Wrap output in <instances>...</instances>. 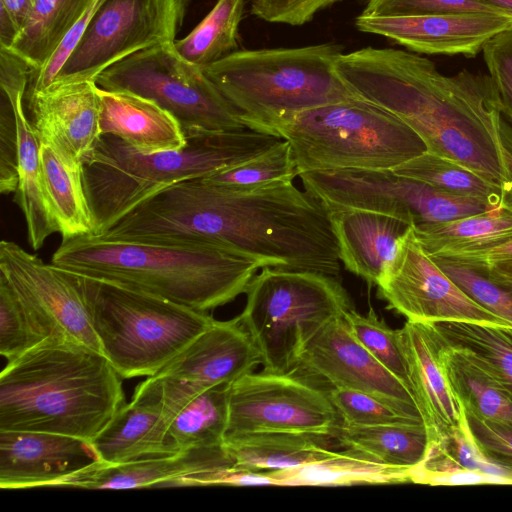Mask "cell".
I'll return each mask as SVG.
<instances>
[{
    "label": "cell",
    "mask_w": 512,
    "mask_h": 512,
    "mask_svg": "<svg viewBox=\"0 0 512 512\" xmlns=\"http://www.w3.org/2000/svg\"><path fill=\"white\" fill-rule=\"evenodd\" d=\"M297 175L298 170L291 144L281 139L266 151L247 161L200 179L213 185L250 190L293 180Z\"/></svg>",
    "instance_id": "cell-39"
},
{
    "label": "cell",
    "mask_w": 512,
    "mask_h": 512,
    "mask_svg": "<svg viewBox=\"0 0 512 512\" xmlns=\"http://www.w3.org/2000/svg\"><path fill=\"white\" fill-rule=\"evenodd\" d=\"M446 258L471 264L492 279L512 284V239L488 250Z\"/></svg>",
    "instance_id": "cell-49"
},
{
    "label": "cell",
    "mask_w": 512,
    "mask_h": 512,
    "mask_svg": "<svg viewBox=\"0 0 512 512\" xmlns=\"http://www.w3.org/2000/svg\"><path fill=\"white\" fill-rule=\"evenodd\" d=\"M37 0H0V48L10 49Z\"/></svg>",
    "instance_id": "cell-50"
},
{
    "label": "cell",
    "mask_w": 512,
    "mask_h": 512,
    "mask_svg": "<svg viewBox=\"0 0 512 512\" xmlns=\"http://www.w3.org/2000/svg\"><path fill=\"white\" fill-rule=\"evenodd\" d=\"M223 446L234 466L270 472L327 457L338 444L328 436L257 432L225 436Z\"/></svg>",
    "instance_id": "cell-29"
},
{
    "label": "cell",
    "mask_w": 512,
    "mask_h": 512,
    "mask_svg": "<svg viewBox=\"0 0 512 512\" xmlns=\"http://www.w3.org/2000/svg\"><path fill=\"white\" fill-rule=\"evenodd\" d=\"M93 0H37L27 23L9 49L33 70L44 66Z\"/></svg>",
    "instance_id": "cell-35"
},
{
    "label": "cell",
    "mask_w": 512,
    "mask_h": 512,
    "mask_svg": "<svg viewBox=\"0 0 512 512\" xmlns=\"http://www.w3.org/2000/svg\"><path fill=\"white\" fill-rule=\"evenodd\" d=\"M342 46L236 50L203 69L237 108L248 129L276 136L295 114L359 97L336 64Z\"/></svg>",
    "instance_id": "cell-6"
},
{
    "label": "cell",
    "mask_w": 512,
    "mask_h": 512,
    "mask_svg": "<svg viewBox=\"0 0 512 512\" xmlns=\"http://www.w3.org/2000/svg\"><path fill=\"white\" fill-rule=\"evenodd\" d=\"M442 340L443 367L463 410L483 419L512 421V398L501 384L470 353Z\"/></svg>",
    "instance_id": "cell-33"
},
{
    "label": "cell",
    "mask_w": 512,
    "mask_h": 512,
    "mask_svg": "<svg viewBox=\"0 0 512 512\" xmlns=\"http://www.w3.org/2000/svg\"><path fill=\"white\" fill-rule=\"evenodd\" d=\"M467 12L507 13L482 0H366L361 14L366 16H420Z\"/></svg>",
    "instance_id": "cell-44"
},
{
    "label": "cell",
    "mask_w": 512,
    "mask_h": 512,
    "mask_svg": "<svg viewBox=\"0 0 512 512\" xmlns=\"http://www.w3.org/2000/svg\"><path fill=\"white\" fill-rule=\"evenodd\" d=\"M342 0H250L251 13L264 21L300 26Z\"/></svg>",
    "instance_id": "cell-47"
},
{
    "label": "cell",
    "mask_w": 512,
    "mask_h": 512,
    "mask_svg": "<svg viewBox=\"0 0 512 512\" xmlns=\"http://www.w3.org/2000/svg\"><path fill=\"white\" fill-rule=\"evenodd\" d=\"M334 439L339 447L360 452L386 465L405 468L419 465L433 442L424 422L371 426L341 422Z\"/></svg>",
    "instance_id": "cell-32"
},
{
    "label": "cell",
    "mask_w": 512,
    "mask_h": 512,
    "mask_svg": "<svg viewBox=\"0 0 512 512\" xmlns=\"http://www.w3.org/2000/svg\"><path fill=\"white\" fill-rule=\"evenodd\" d=\"M32 66L9 49L0 48V89L14 111L18 134V186L13 201L23 213L27 239L34 250L58 232L46 195L40 157L41 140L24 110Z\"/></svg>",
    "instance_id": "cell-19"
},
{
    "label": "cell",
    "mask_w": 512,
    "mask_h": 512,
    "mask_svg": "<svg viewBox=\"0 0 512 512\" xmlns=\"http://www.w3.org/2000/svg\"><path fill=\"white\" fill-rule=\"evenodd\" d=\"M99 461L90 442L47 432L0 431V488L54 486Z\"/></svg>",
    "instance_id": "cell-20"
},
{
    "label": "cell",
    "mask_w": 512,
    "mask_h": 512,
    "mask_svg": "<svg viewBox=\"0 0 512 512\" xmlns=\"http://www.w3.org/2000/svg\"><path fill=\"white\" fill-rule=\"evenodd\" d=\"M42 141L83 162L102 136L100 98L93 80L54 82L27 100Z\"/></svg>",
    "instance_id": "cell-21"
},
{
    "label": "cell",
    "mask_w": 512,
    "mask_h": 512,
    "mask_svg": "<svg viewBox=\"0 0 512 512\" xmlns=\"http://www.w3.org/2000/svg\"><path fill=\"white\" fill-rule=\"evenodd\" d=\"M83 278L102 352L123 379L156 374L215 320L153 293Z\"/></svg>",
    "instance_id": "cell-7"
},
{
    "label": "cell",
    "mask_w": 512,
    "mask_h": 512,
    "mask_svg": "<svg viewBox=\"0 0 512 512\" xmlns=\"http://www.w3.org/2000/svg\"><path fill=\"white\" fill-rule=\"evenodd\" d=\"M329 399L342 423L371 426L395 423L423 422L421 418L404 413L376 397L346 387L327 390Z\"/></svg>",
    "instance_id": "cell-42"
},
{
    "label": "cell",
    "mask_w": 512,
    "mask_h": 512,
    "mask_svg": "<svg viewBox=\"0 0 512 512\" xmlns=\"http://www.w3.org/2000/svg\"><path fill=\"white\" fill-rule=\"evenodd\" d=\"M304 189L327 208L363 209L391 215L411 227L498 208L400 176L392 170L332 169L300 173Z\"/></svg>",
    "instance_id": "cell-11"
},
{
    "label": "cell",
    "mask_w": 512,
    "mask_h": 512,
    "mask_svg": "<svg viewBox=\"0 0 512 512\" xmlns=\"http://www.w3.org/2000/svg\"><path fill=\"white\" fill-rule=\"evenodd\" d=\"M483 2L507 13H512V0H482Z\"/></svg>",
    "instance_id": "cell-52"
},
{
    "label": "cell",
    "mask_w": 512,
    "mask_h": 512,
    "mask_svg": "<svg viewBox=\"0 0 512 512\" xmlns=\"http://www.w3.org/2000/svg\"><path fill=\"white\" fill-rule=\"evenodd\" d=\"M336 278L270 266L253 277L238 316L260 353L264 370L293 371L307 343L352 309L346 289Z\"/></svg>",
    "instance_id": "cell-9"
},
{
    "label": "cell",
    "mask_w": 512,
    "mask_h": 512,
    "mask_svg": "<svg viewBox=\"0 0 512 512\" xmlns=\"http://www.w3.org/2000/svg\"><path fill=\"white\" fill-rule=\"evenodd\" d=\"M114 232L125 241L214 244L263 267L334 277L341 271L328 209L293 180L250 190L200 178L178 182L131 209Z\"/></svg>",
    "instance_id": "cell-1"
},
{
    "label": "cell",
    "mask_w": 512,
    "mask_h": 512,
    "mask_svg": "<svg viewBox=\"0 0 512 512\" xmlns=\"http://www.w3.org/2000/svg\"><path fill=\"white\" fill-rule=\"evenodd\" d=\"M464 413L468 427L483 453L493 462L512 470V421L483 419Z\"/></svg>",
    "instance_id": "cell-46"
},
{
    "label": "cell",
    "mask_w": 512,
    "mask_h": 512,
    "mask_svg": "<svg viewBox=\"0 0 512 512\" xmlns=\"http://www.w3.org/2000/svg\"><path fill=\"white\" fill-rule=\"evenodd\" d=\"M99 125L102 135H112L146 154L176 150L186 142L179 121L145 97L98 87Z\"/></svg>",
    "instance_id": "cell-26"
},
{
    "label": "cell",
    "mask_w": 512,
    "mask_h": 512,
    "mask_svg": "<svg viewBox=\"0 0 512 512\" xmlns=\"http://www.w3.org/2000/svg\"><path fill=\"white\" fill-rule=\"evenodd\" d=\"M0 274L14 290L41 342H75L103 354L92 326L83 276L45 263L8 240L0 242Z\"/></svg>",
    "instance_id": "cell-14"
},
{
    "label": "cell",
    "mask_w": 512,
    "mask_h": 512,
    "mask_svg": "<svg viewBox=\"0 0 512 512\" xmlns=\"http://www.w3.org/2000/svg\"><path fill=\"white\" fill-rule=\"evenodd\" d=\"M245 0H217L211 11L173 47L185 61L200 68L209 66L238 48V30Z\"/></svg>",
    "instance_id": "cell-36"
},
{
    "label": "cell",
    "mask_w": 512,
    "mask_h": 512,
    "mask_svg": "<svg viewBox=\"0 0 512 512\" xmlns=\"http://www.w3.org/2000/svg\"><path fill=\"white\" fill-rule=\"evenodd\" d=\"M228 385L202 389L157 374L135 389L132 402L155 407L166 417L178 452L222 445L228 417Z\"/></svg>",
    "instance_id": "cell-18"
},
{
    "label": "cell",
    "mask_w": 512,
    "mask_h": 512,
    "mask_svg": "<svg viewBox=\"0 0 512 512\" xmlns=\"http://www.w3.org/2000/svg\"><path fill=\"white\" fill-rule=\"evenodd\" d=\"M392 171L453 194L483 199L502 208L499 185L455 161L429 151L394 167Z\"/></svg>",
    "instance_id": "cell-38"
},
{
    "label": "cell",
    "mask_w": 512,
    "mask_h": 512,
    "mask_svg": "<svg viewBox=\"0 0 512 512\" xmlns=\"http://www.w3.org/2000/svg\"><path fill=\"white\" fill-rule=\"evenodd\" d=\"M481 52L503 114L512 122V27L489 39Z\"/></svg>",
    "instance_id": "cell-45"
},
{
    "label": "cell",
    "mask_w": 512,
    "mask_h": 512,
    "mask_svg": "<svg viewBox=\"0 0 512 512\" xmlns=\"http://www.w3.org/2000/svg\"><path fill=\"white\" fill-rule=\"evenodd\" d=\"M433 325L449 345L470 353L512 398V327L469 322Z\"/></svg>",
    "instance_id": "cell-37"
},
{
    "label": "cell",
    "mask_w": 512,
    "mask_h": 512,
    "mask_svg": "<svg viewBox=\"0 0 512 512\" xmlns=\"http://www.w3.org/2000/svg\"><path fill=\"white\" fill-rule=\"evenodd\" d=\"M0 94V191L8 195L18 186V134L12 104Z\"/></svg>",
    "instance_id": "cell-48"
},
{
    "label": "cell",
    "mask_w": 512,
    "mask_h": 512,
    "mask_svg": "<svg viewBox=\"0 0 512 512\" xmlns=\"http://www.w3.org/2000/svg\"><path fill=\"white\" fill-rule=\"evenodd\" d=\"M188 3L101 0L54 82L94 81L101 72L134 53L175 41Z\"/></svg>",
    "instance_id": "cell-12"
},
{
    "label": "cell",
    "mask_w": 512,
    "mask_h": 512,
    "mask_svg": "<svg viewBox=\"0 0 512 512\" xmlns=\"http://www.w3.org/2000/svg\"><path fill=\"white\" fill-rule=\"evenodd\" d=\"M293 371L325 390H358L422 419L411 391L353 337L344 316L307 343Z\"/></svg>",
    "instance_id": "cell-16"
},
{
    "label": "cell",
    "mask_w": 512,
    "mask_h": 512,
    "mask_svg": "<svg viewBox=\"0 0 512 512\" xmlns=\"http://www.w3.org/2000/svg\"><path fill=\"white\" fill-rule=\"evenodd\" d=\"M41 341L34 333L14 290L0 274V353L11 361Z\"/></svg>",
    "instance_id": "cell-43"
},
{
    "label": "cell",
    "mask_w": 512,
    "mask_h": 512,
    "mask_svg": "<svg viewBox=\"0 0 512 512\" xmlns=\"http://www.w3.org/2000/svg\"><path fill=\"white\" fill-rule=\"evenodd\" d=\"M412 229L430 256L451 257L481 252L512 239V211L488 209L451 221L420 224Z\"/></svg>",
    "instance_id": "cell-31"
},
{
    "label": "cell",
    "mask_w": 512,
    "mask_h": 512,
    "mask_svg": "<svg viewBox=\"0 0 512 512\" xmlns=\"http://www.w3.org/2000/svg\"><path fill=\"white\" fill-rule=\"evenodd\" d=\"M291 144L298 175L332 169L392 170L427 151L388 110L357 98L295 114L276 130Z\"/></svg>",
    "instance_id": "cell-8"
},
{
    "label": "cell",
    "mask_w": 512,
    "mask_h": 512,
    "mask_svg": "<svg viewBox=\"0 0 512 512\" xmlns=\"http://www.w3.org/2000/svg\"><path fill=\"white\" fill-rule=\"evenodd\" d=\"M399 331L412 393L434 440L443 430L459 425L464 417L443 367V340L433 324L407 321Z\"/></svg>",
    "instance_id": "cell-24"
},
{
    "label": "cell",
    "mask_w": 512,
    "mask_h": 512,
    "mask_svg": "<svg viewBox=\"0 0 512 512\" xmlns=\"http://www.w3.org/2000/svg\"><path fill=\"white\" fill-rule=\"evenodd\" d=\"M327 208V207H326ZM346 270L377 285L392 265L410 225L388 214L327 208Z\"/></svg>",
    "instance_id": "cell-25"
},
{
    "label": "cell",
    "mask_w": 512,
    "mask_h": 512,
    "mask_svg": "<svg viewBox=\"0 0 512 512\" xmlns=\"http://www.w3.org/2000/svg\"><path fill=\"white\" fill-rule=\"evenodd\" d=\"M344 320L353 337L412 393L399 329L390 328L373 308L365 315L352 308Z\"/></svg>",
    "instance_id": "cell-40"
},
{
    "label": "cell",
    "mask_w": 512,
    "mask_h": 512,
    "mask_svg": "<svg viewBox=\"0 0 512 512\" xmlns=\"http://www.w3.org/2000/svg\"><path fill=\"white\" fill-rule=\"evenodd\" d=\"M503 142L507 178L501 187V205L512 211V132L503 124Z\"/></svg>",
    "instance_id": "cell-51"
},
{
    "label": "cell",
    "mask_w": 512,
    "mask_h": 512,
    "mask_svg": "<svg viewBox=\"0 0 512 512\" xmlns=\"http://www.w3.org/2000/svg\"><path fill=\"white\" fill-rule=\"evenodd\" d=\"M40 157L46 195L62 240L96 235V222L85 188L83 162L42 140Z\"/></svg>",
    "instance_id": "cell-28"
},
{
    "label": "cell",
    "mask_w": 512,
    "mask_h": 512,
    "mask_svg": "<svg viewBox=\"0 0 512 512\" xmlns=\"http://www.w3.org/2000/svg\"><path fill=\"white\" fill-rule=\"evenodd\" d=\"M176 150L146 154L112 135H102L83 160L84 182L97 234L131 209L178 182L199 179L266 151L281 138L251 129L185 132Z\"/></svg>",
    "instance_id": "cell-5"
},
{
    "label": "cell",
    "mask_w": 512,
    "mask_h": 512,
    "mask_svg": "<svg viewBox=\"0 0 512 512\" xmlns=\"http://www.w3.org/2000/svg\"><path fill=\"white\" fill-rule=\"evenodd\" d=\"M356 28L393 40L408 50L428 55L471 58L499 32L512 27V14L447 13L420 16L358 15Z\"/></svg>",
    "instance_id": "cell-17"
},
{
    "label": "cell",
    "mask_w": 512,
    "mask_h": 512,
    "mask_svg": "<svg viewBox=\"0 0 512 512\" xmlns=\"http://www.w3.org/2000/svg\"><path fill=\"white\" fill-rule=\"evenodd\" d=\"M173 42L116 62L95 78L96 85L156 102L179 121L184 132L248 129L237 108L202 68L178 55Z\"/></svg>",
    "instance_id": "cell-10"
},
{
    "label": "cell",
    "mask_w": 512,
    "mask_h": 512,
    "mask_svg": "<svg viewBox=\"0 0 512 512\" xmlns=\"http://www.w3.org/2000/svg\"><path fill=\"white\" fill-rule=\"evenodd\" d=\"M376 286L378 296L388 307L410 322H469L512 327L472 300L424 251L412 227Z\"/></svg>",
    "instance_id": "cell-15"
},
{
    "label": "cell",
    "mask_w": 512,
    "mask_h": 512,
    "mask_svg": "<svg viewBox=\"0 0 512 512\" xmlns=\"http://www.w3.org/2000/svg\"><path fill=\"white\" fill-rule=\"evenodd\" d=\"M234 465L222 445L193 448L172 455L138 459L121 464L99 461L59 479L54 486L85 489L173 487L183 477Z\"/></svg>",
    "instance_id": "cell-23"
},
{
    "label": "cell",
    "mask_w": 512,
    "mask_h": 512,
    "mask_svg": "<svg viewBox=\"0 0 512 512\" xmlns=\"http://www.w3.org/2000/svg\"><path fill=\"white\" fill-rule=\"evenodd\" d=\"M412 468L378 462L360 452L335 450L319 460L267 472L275 486H351L410 482Z\"/></svg>",
    "instance_id": "cell-30"
},
{
    "label": "cell",
    "mask_w": 512,
    "mask_h": 512,
    "mask_svg": "<svg viewBox=\"0 0 512 512\" xmlns=\"http://www.w3.org/2000/svg\"><path fill=\"white\" fill-rule=\"evenodd\" d=\"M431 258L472 300L512 324V284L492 279L479 268L459 260Z\"/></svg>",
    "instance_id": "cell-41"
},
{
    "label": "cell",
    "mask_w": 512,
    "mask_h": 512,
    "mask_svg": "<svg viewBox=\"0 0 512 512\" xmlns=\"http://www.w3.org/2000/svg\"><path fill=\"white\" fill-rule=\"evenodd\" d=\"M51 263L75 274L153 293L200 311L233 301L263 267L232 249L196 242L61 241Z\"/></svg>",
    "instance_id": "cell-4"
},
{
    "label": "cell",
    "mask_w": 512,
    "mask_h": 512,
    "mask_svg": "<svg viewBox=\"0 0 512 512\" xmlns=\"http://www.w3.org/2000/svg\"><path fill=\"white\" fill-rule=\"evenodd\" d=\"M89 442L99 462L108 465L179 453L169 437L165 415L132 401L123 404Z\"/></svg>",
    "instance_id": "cell-27"
},
{
    "label": "cell",
    "mask_w": 512,
    "mask_h": 512,
    "mask_svg": "<svg viewBox=\"0 0 512 512\" xmlns=\"http://www.w3.org/2000/svg\"><path fill=\"white\" fill-rule=\"evenodd\" d=\"M336 68L359 97L412 128L427 151L504 185L503 111L488 74L447 76L426 57L375 47L343 53Z\"/></svg>",
    "instance_id": "cell-2"
},
{
    "label": "cell",
    "mask_w": 512,
    "mask_h": 512,
    "mask_svg": "<svg viewBox=\"0 0 512 512\" xmlns=\"http://www.w3.org/2000/svg\"><path fill=\"white\" fill-rule=\"evenodd\" d=\"M122 377L85 345L44 340L0 374V431H33L90 441L125 404Z\"/></svg>",
    "instance_id": "cell-3"
},
{
    "label": "cell",
    "mask_w": 512,
    "mask_h": 512,
    "mask_svg": "<svg viewBox=\"0 0 512 512\" xmlns=\"http://www.w3.org/2000/svg\"><path fill=\"white\" fill-rule=\"evenodd\" d=\"M260 353L239 316L217 321L156 374L202 389L230 384L261 364Z\"/></svg>",
    "instance_id": "cell-22"
},
{
    "label": "cell",
    "mask_w": 512,
    "mask_h": 512,
    "mask_svg": "<svg viewBox=\"0 0 512 512\" xmlns=\"http://www.w3.org/2000/svg\"><path fill=\"white\" fill-rule=\"evenodd\" d=\"M341 418L327 390L299 375L262 370L228 385L225 436L289 432L335 437Z\"/></svg>",
    "instance_id": "cell-13"
},
{
    "label": "cell",
    "mask_w": 512,
    "mask_h": 512,
    "mask_svg": "<svg viewBox=\"0 0 512 512\" xmlns=\"http://www.w3.org/2000/svg\"><path fill=\"white\" fill-rule=\"evenodd\" d=\"M472 471L497 477L512 485V470L490 460L475 441L465 413L459 425L440 432L427 457L410 471V482L423 484L431 476Z\"/></svg>",
    "instance_id": "cell-34"
}]
</instances>
